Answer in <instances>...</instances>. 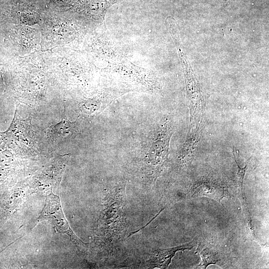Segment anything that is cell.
<instances>
[{
	"instance_id": "cell-13",
	"label": "cell",
	"mask_w": 269,
	"mask_h": 269,
	"mask_svg": "<svg viewBox=\"0 0 269 269\" xmlns=\"http://www.w3.org/2000/svg\"><path fill=\"white\" fill-rule=\"evenodd\" d=\"M230 0H224V5H226V4H227L228 3V2Z\"/></svg>"
},
{
	"instance_id": "cell-1",
	"label": "cell",
	"mask_w": 269,
	"mask_h": 269,
	"mask_svg": "<svg viewBox=\"0 0 269 269\" xmlns=\"http://www.w3.org/2000/svg\"><path fill=\"white\" fill-rule=\"evenodd\" d=\"M126 182L123 180L107 193L100 219L103 240L113 246L122 237L126 225Z\"/></svg>"
},
{
	"instance_id": "cell-8",
	"label": "cell",
	"mask_w": 269,
	"mask_h": 269,
	"mask_svg": "<svg viewBox=\"0 0 269 269\" xmlns=\"http://www.w3.org/2000/svg\"><path fill=\"white\" fill-rule=\"evenodd\" d=\"M236 162L237 165L236 182L238 196L242 205L248 230L253 237H255L256 235L254 226L253 225L252 219L244 189V178L248 167L249 162L247 161L246 165L243 168L240 167L237 161Z\"/></svg>"
},
{
	"instance_id": "cell-10",
	"label": "cell",
	"mask_w": 269,
	"mask_h": 269,
	"mask_svg": "<svg viewBox=\"0 0 269 269\" xmlns=\"http://www.w3.org/2000/svg\"><path fill=\"white\" fill-rule=\"evenodd\" d=\"M77 121L72 122L63 117L61 120L51 130L52 134L58 137H66L72 135L75 131Z\"/></svg>"
},
{
	"instance_id": "cell-7",
	"label": "cell",
	"mask_w": 269,
	"mask_h": 269,
	"mask_svg": "<svg viewBox=\"0 0 269 269\" xmlns=\"http://www.w3.org/2000/svg\"><path fill=\"white\" fill-rule=\"evenodd\" d=\"M201 261L198 269H206L210 265L223 267L226 264V256L219 247L207 243H201L197 249Z\"/></svg>"
},
{
	"instance_id": "cell-5",
	"label": "cell",
	"mask_w": 269,
	"mask_h": 269,
	"mask_svg": "<svg viewBox=\"0 0 269 269\" xmlns=\"http://www.w3.org/2000/svg\"><path fill=\"white\" fill-rule=\"evenodd\" d=\"M192 197L207 196L219 203L229 196L227 188L222 184L210 179H203L197 181L191 190Z\"/></svg>"
},
{
	"instance_id": "cell-3",
	"label": "cell",
	"mask_w": 269,
	"mask_h": 269,
	"mask_svg": "<svg viewBox=\"0 0 269 269\" xmlns=\"http://www.w3.org/2000/svg\"><path fill=\"white\" fill-rule=\"evenodd\" d=\"M38 220L51 222L58 232L67 235L81 252H86L87 244L80 240L70 228L63 214L60 199L57 195L50 193L46 196L44 206Z\"/></svg>"
},
{
	"instance_id": "cell-4",
	"label": "cell",
	"mask_w": 269,
	"mask_h": 269,
	"mask_svg": "<svg viewBox=\"0 0 269 269\" xmlns=\"http://www.w3.org/2000/svg\"><path fill=\"white\" fill-rule=\"evenodd\" d=\"M195 245L196 240L194 239L189 243L173 248L154 249L145 261V266L151 269H167L177 252L190 250Z\"/></svg>"
},
{
	"instance_id": "cell-9",
	"label": "cell",
	"mask_w": 269,
	"mask_h": 269,
	"mask_svg": "<svg viewBox=\"0 0 269 269\" xmlns=\"http://www.w3.org/2000/svg\"><path fill=\"white\" fill-rule=\"evenodd\" d=\"M202 122L203 120L197 126L195 127L193 131L191 130V134H189L183 145L179 156L180 161L182 165L191 161L194 155L199 141Z\"/></svg>"
},
{
	"instance_id": "cell-6",
	"label": "cell",
	"mask_w": 269,
	"mask_h": 269,
	"mask_svg": "<svg viewBox=\"0 0 269 269\" xmlns=\"http://www.w3.org/2000/svg\"><path fill=\"white\" fill-rule=\"evenodd\" d=\"M122 0H77L72 7L78 12L104 21L108 9Z\"/></svg>"
},
{
	"instance_id": "cell-11",
	"label": "cell",
	"mask_w": 269,
	"mask_h": 269,
	"mask_svg": "<svg viewBox=\"0 0 269 269\" xmlns=\"http://www.w3.org/2000/svg\"><path fill=\"white\" fill-rule=\"evenodd\" d=\"M101 105L99 100L95 99H88L84 100L80 105L81 112L86 114H91L98 111Z\"/></svg>"
},
{
	"instance_id": "cell-12",
	"label": "cell",
	"mask_w": 269,
	"mask_h": 269,
	"mask_svg": "<svg viewBox=\"0 0 269 269\" xmlns=\"http://www.w3.org/2000/svg\"><path fill=\"white\" fill-rule=\"evenodd\" d=\"M53 2L60 5L73 6L77 0H51Z\"/></svg>"
},
{
	"instance_id": "cell-2",
	"label": "cell",
	"mask_w": 269,
	"mask_h": 269,
	"mask_svg": "<svg viewBox=\"0 0 269 269\" xmlns=\"http://www.w3.org/2000/svg\"><path fill=\"white\" fill-rule=\"evenodd\" d=\"M173 133V121L167 116L159 124L145 152L142 170L146 180L155 181L167 165Z\"/></svg>"
}]
</instances>
